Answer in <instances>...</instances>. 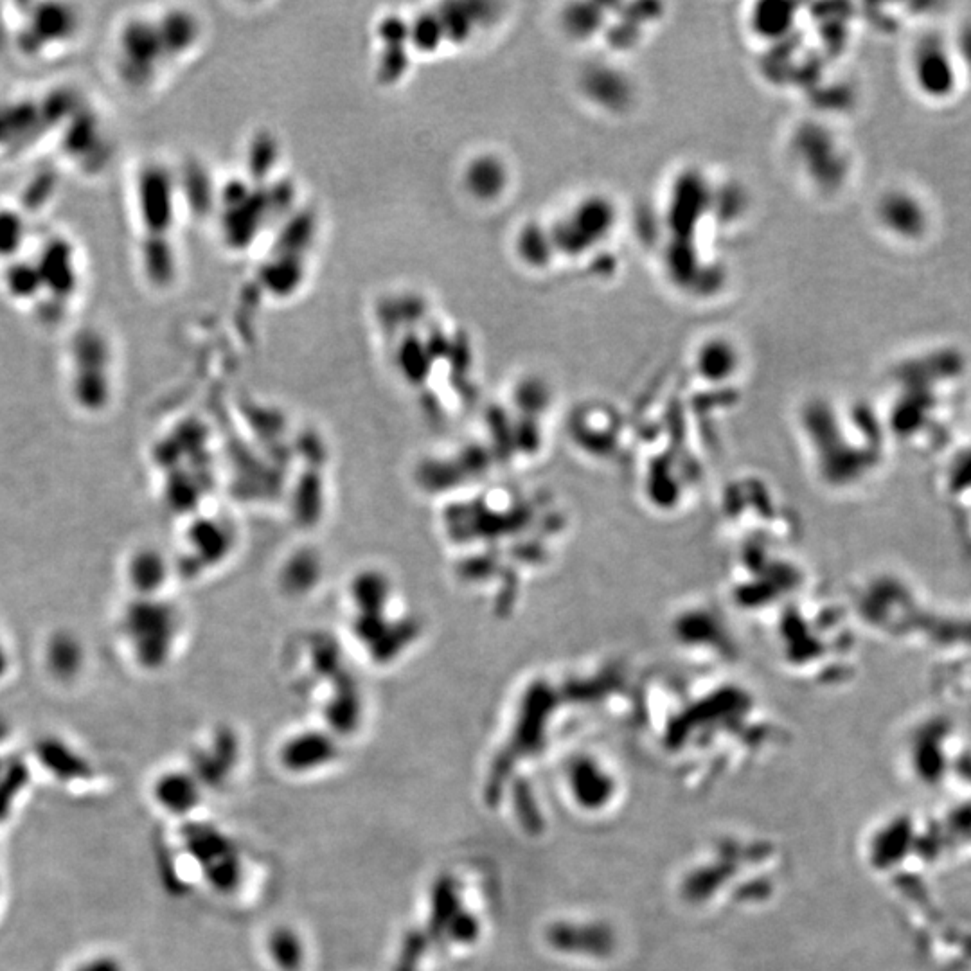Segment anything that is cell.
<instances>
[{"mask_svg":"<svg viewBox=\"0 0 971 971\" xmlns=\"http://www.w3.org/2000/svg\"><path fill=\"white\" fill-rule=\"evenodd\" d=\"M114 355L108 339L96 328L81 330L67 351V391L85 412L105 409L112 398Z\"/></svg>","mask_w":971,"mask_h":971,"instance_id":"obj_2","label":"cell"},{"mask_svg":"<svg viewBox=\"0 0 971 971\" xmlns=\"http://www.w3.org/2000/svg\"><path fill=\"white\" fill-rule=\"evenodd\" d=\"M736 360H738L736 351L725 340L707 342L698 357L704 376H716L720 380L723 376H727L731 369H736Z\"/></svg>","mask_w":971,"mask_h":971,"instance_id":"obj_6","label":"cell"},{"mask_svg":"<svg viewBox=\"0 0 971 971\" xmlns=\"http://www.w3.org/2000/svg\"><path fill=\"white\" fill-rule=\"evenodd\" d=\"M612 223H614L612 205L605 204L603 200H585L574 209V227L578 231V236L588 238L590 243L603 238L606 232L610 231Z\"/></svg>","mask_w":971,"mask_h":971,"instance_id":"obj_5","label":"cell"},{"mask_svg":"<svg viewBox=\"0 0 971 971\" xmlns=\"http://www.w3.org/2000/svg\"><path fill=\"white\" fill-rule=\"evenodd\" d=\"M29 256L11 259L2 276L11 301L31 308L44 299V306L58 310L71 304L80 292L81 279L78 252L71 241L60 234L44 236Z\"/></svg>","mask_w":971,"mask_h":971,"instance_id":"obj_1","label":"cell"},{"mask_svg":"<svg viewBox=\"0 0 971 971\" xmlns=\"http://www.w3.org/2000/svg\"><path fill=\"white\" fill-rule=\"evenodd\" d=\"M29 9V6H27ZM69 6L36 4L20 15V29H13V47L26 60H45L51 53L69 47L78 35V17Z\"/></svg>","mask_w":971,"mask_h":971,"instance_id":"obj_3","label":"cell"},{"mask_svg":"<svg viewBox=\"0 0 971 971\" xmlns=\"http://www.w3.org/2000/svg\"><path fill=\"white\" fill-rule=\"evenodd\" d=\"M883 227L903 238H914L927 229L928 214L916 196L909 193H889L880 202Z\"/></svg>","mask_w":971,"mask_h":971,"instance_id":"obj_4","label":"cell"},{"mask_svg":"<svg viewBox=\"0 0 971 971\" xmlns=\"http://www.w3.org/2000/svg\"><path fill=\"white\" fill-rule=\"evenodd\" d=\"M67 971H126L125 964L110 952H92L74 961Z\"/></svg>","mask_w":971,"mask_h":971,"instance_id":"obj_7","label":"cell"}]
</instances>
